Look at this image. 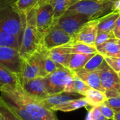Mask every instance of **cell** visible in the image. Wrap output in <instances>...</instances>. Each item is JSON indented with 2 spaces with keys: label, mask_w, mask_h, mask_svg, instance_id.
<instances>
[{
  "label": "cell",
  "mask_w": 120,
  "mask_h": 120,
  "mask_svg": "<svg viewBox=\"0 0 120 120\" xmlns=\"http://www.w3.org/2000/svg\"><path fill=\"white\" fill-rule=\"evenodd\" d=\"M115 120V119H109V120Z\"/></svg>",
  "instance_id": "48"
},
{
  "label": "cell",
  "mask_w": 120,
  "mask_h": 120,
  "mask_svg": "<svg viewBox=\"0 0 120 120\" xmlns=\"http://www.w3.org/2000/svg\"><path fill=\"white\" fill-rule=\"evenodd\" d=\"M89 89L90 87L86 83H84L79 77H77L75 73L72 80L67 87L65 91L74 92V93H77L79 94L84 95L85 92Z\"/></svg>",
  "instance_id": "27"
},
{
  "label": "cell",
  "mask_w": 120,
  "mask_h": 120,
  "mask_svg": "<svg viewBox=\"0 0 120 120\" xmlns=\"http://www.w3.org/2000/svg\"><path fill=\"white\" fill-rule=\"evenodd\" d=\"M18 76L20 82L41 77L40 50L25 60L22 71Z\"/></svg>",
  "instance_id": "12"
},
{
  "label": "cell",
  "mask_w": 120,
  "mask_h": 120,
  "mask_svg": "<svg viewBox=\"0 0 120 120\" xmlns=\"http://www.w3.org/2000/svg\"><path fill=\"white\" fill-rule=\"evenodd\" d=\"M117 74H118V76H119V77L120 78V72H117Z\"/></svg>",
  "instance_id": "47"
},
{
  "label": "cell",
  "mask_w": 120,
  "mask_h": 120,
  "mask_svg": "<svg viewBox=\"0 0 120 120\" xmlns=\"http://www.w3.org/2000/svg\"><path fill=\"white\" fill-rule=\"evenodd\" d=\"M20 86L22 91L25 94L39 101H41L49 96L44 77H39L32 79L22 81L20 82Z\"/></svg>",
  "instance_id": "10"
},
{
  "label": "cell",
  "mask_w": 120,
  "mask_h": 120,
  "mask_svg": "<svg viewBox=\"0 0 120 120\" xmlns=\"http://www.w3.org/2000/svg\"><path fill=\"white\" fill-rule=\"evenodd\" d=\"M71 1L72 0H49L53 8L55 20L62 16L71 6Z\"/></svg>",
  "instance_id": "28"
},
{
  "label": "cell",
  "mask_w": 120,
  "mask_h": 120,
  "mask_svg": "<svg viewBox=\"0 0 120 120\" xmlns=\"http://www.w3.org/2000/svg\"><path fill=\"white\" fill-rule=\"evenodd\" d=\"M104 1H112V2H114V1H117V0H104Z\"/></svg>",
  "instance_id": "46"
},
{
  "label": "cell",
  "mask_w": 120,
  "mask_h": 120,
  "mask_svg": "<svg viewBox=\"0 0 120 120\" xmlns=\"http://www.w3.org/2000/svg\"><path fill=\"white\" fill-rule=\"evenodd\" d=\"M105 103L110 106L115 112H120V96L107 99Z\"/></svg>",
  "instance_id": "33"
},
{
  "label": "cell",
  "mask_w": 120,
  "mask_h": 120,
  "mask_svg": "<svg viewBox=\"0 0 120 120\" xmlns=\"http://www.w3.org/2000/svg\"><path fill=\"white\" fill-rule=\"evenodd\" d=\"M75 75L79 77L84 83H86L90 88L100 90L101 91H105L103 88L101 79H100V72L96 71H87L82 68L74 72Z\"/></svg>",
  "instance_id": "16"
},
{
  "label": "cell",
  "mask_w": 120,
  "mask_h": 120,
  "mask_svg": "<svg viewBox=\"0 0 120 120\" xmlns=\"http://www.w3.org/2000/svg\"><path fill=\"white\" fill-rule=\"evenodd\" d=\"M120 13L112 12L98 19V33L112 31L116 25V22Z\"/></svg>",
  "instance_id": "21"
},
{
  "label": "cell",
  "mask_w": 120,
  "mask_h": 120,
  "mask_svg": "<svg viewBox=\"0 0 120 120\" xmlns=\"http://www.w3.org/2000/svg\"><path fill=\"white\" fill-rule=\"evenodd\" d=\"M97 52L104 57H120L117 39H111L96 47Z\"/></svg>",
  "instance_id": "20"
},
{
  "label": "cell",
  "mask_w": 120,
  "mask_h": 120,
  "mask_svg": "<svg viewBox=\"0 0 120 120\" xmlns=\"http://www.w3.org/2000/svg\"><path fill=\"white\" fill-rule=\"evenodd\" d=\"M114 119L115 120H120V112H117L115 113Z\"/></svg>",
  "instance_id": "41"
},
{
  "label": "cell",
  "mask_w": 120,
  "mask_h": 120,
  "mask_svg": "<svg viewBox=\"0 0 120 120\" xmlns=\"http://www.w3.org/2000/svg\"><path fill=\"white\" fill-rule=\"evenodd\" d=\"M106 65L107 63L105 60L104 56L98 53H96L87 62L83 69L87 71H96L103 69Z\"/></svg>",
  "instance_id": "26"
},
{
  "label": "cell",
  "mask_w": 120,
  "mask_h": 120,
  "mask_svg": "<svg viewBox=\"0 0 120 120\" xmlns=\"http://www.w3.org/2000/svg\"><path fill=\"white\" fill-rule=\"evenodd\" d=\"M49 55L56 63L68 68L70 54L65 52L61 47H57L49 50Z\"/></svg>",
  "instance_id": "25"
},
{
  "label": "cell",
  "mask_w": 120,
  "mask_h": 120,
  "mask_svg": "<svg viewBox=\"0 0 120 120\" xmlns=\"http://www.w3.org/2000/svg\"><path fill=\"white\" fill-rule=\"evenodd\" d=\"M116 39L114 33H113V30L112 31H110V32H101V33H98V35L96 37V43H95V46H100L111 39Z\"/></svg>",
  "instance_id": "31"
},
{
  "label": "cell",
  "mask_w": 120,
  "mask_h": 120,
  "mask_svg": "<svg viewBox=\"0 0 120 120\" xmlns=\"http://www.w3.org/2000/svg\"><path fill=\"white\" fill-rule=\"evenodd\" d=\"M99 109L101 110V112L103 113V115L108 119H114L115 117V112L114 110L110 107L108 106L107 104H105V103L98 105Z\"/></svg>",
  "instance_id": "34"
},
{
  "label": "cell",
  "mask_w": 120,
  "mask_h": 120,
  "mask_svg": "<svg viewBox=\"0 0 120 120\" xmlns=\"http://www.w3.org/2000/svg\"><path fill=\"white\" fill-rule=\"evenodd\" d=\"M95 53H72L70 56L68 68L72 72L83 68Z\"/></svg>",
  "instance_id": "19"
},
{
  "label": "cell",
  "mask_w": 120,
  "mask_h": 120,
  "mask_svg": "<svg viewBox=\"0 0 120 120\" xmlns=\"http://www.w3.org/2000/svg\"><path fill=\"white\" fill-rule=\"evenodd\" d=\"M40 62H41V77H45L57 70L61 65L56 63L49 56V50L43 46L40 49Z\"/></svg>",
  "instance_id": "17"
},
{
  "label": "cell",
  "mask_w": 120,
  "mask_h": 120,
  "mask_svg": "<svg viewBox=\"0 0 120 120\" xmlns=\"http://www.w3.org/2000/svg\"><path fill=\"white\" fill-rule=\"evenodd\" d=\"M85 98L84 95L79 94L77 93H74V92L63 91L62 93L50 95L46 99L40 102L42 103L44 106H45L46 108L51 110L53 108L57 105L63 104L70 101L79 99V98Z\"/></svg>",
  "instance_id": "14"
},
{
  "label": "cell",
  "mask_w": 120,
  "mask_h": 120,
  "mask_svg": "<svg viewBox=\"0 0 120 120\" xmlns=\"http://www.w3.org/2000/svg\"><path fill=\"white\" fill-rule=\"evenodd\" d=\"M117 89H118L119 94H120V83L118 84V85H117Z\"/></svg>",
  "instance_id": "44"
},
{
  "label": "cell",
  "mask_w": 120,
  "mask_h": 120,
  "mask_svg": "<svg viewBox=\"0 0 120 120\" xmlns=\"http://www.w3.org/2000/svg\"><path fill=\"white\" fill-rule=\"evenodd\" d=\"M117 44H118V46H119V50L120 52V39H117Z\"/></svg>",
  "instance_id": "45"
},
{
  "label": "cell",
  "mask_w": 120,
  "mask_h": 120,
  "mask_svg": "<svg viewBox=\"0 0 120 120\" xmlns=\"http://www.w3.org/2000/svg\"><path fill=\"white\" fill-rule=\"evenodd\" d=\"M61 47L67 53H98L96 47L89 46L82 42L73 41Z\"/></svg>",
  "instance_id": "18"
},
{
  "label": "cell",
  "mask_w": 120,
  "mask_h": 120,
  "mask_svg": "<svg viewBox=\"0 0 120 120\" xmlns=\"http://www.w3.org/2000/svg\"><path fill=\"white\" fill-rule=\"evenodd\" d=\"M0 113L7 120H22L0 97Z\"/></svg>",
  "instance_id": "30"
},
{
  "label": "cell",
  "mask_w": 120,
  "mask_h": 120,
  "mask_svg": "<svg viewBox=\"0 0 120 120\" xmlns=\"http://www.w3.org/2000/svg\"><path fill=\"white\" fill-rule=\"evenodd\" d=\"M113 12L118 13L120 14V0L113 2Z\"/></svg>",
  "instance_id": "36"
},
{
  "label": "cell",
  "mask_w": 120,
  "mask_h": 120,
  "mask_svg": "<svg viewBox=\"0 0 120 120\" xmlns=\"http://www.w3.org/2000/svg\"><path fill=\"white\" fill-rule=\"evenodd\" d=\"M89 21V18L82 14H63L55 20L53 25L74 37Z\"/></svg>",
  "instance_id": "7"
},
{
  "label": "cell",
  "mask_w": 120,
  "mask_h": 120,
  "mask_svg": "<svg viewBox=\"0 0 120 120\" xmlns=\"http://www.w3.org/2000/svg\"><path fill=\"white\" fill-rule=\"evenodd\" d=\"M108 65L117 73L120 72V57H104Z\"/></svg>",
  "instance_id": "32"
},
{
  "label": "cell",
  "mask_w": 120,
  "mask_h": 120,
  "mask_svg": "<svg viewBox=\"0 0 120 120\" xmlns=\"http://www.w3.org/2000/svg\"><path fill=\"white\" fill-rule=\"evenodd\" d=\"M54 21L53 8L49 1L37 7L36 27L42 37L53 27Z\"/></svg>",
  "instance_id": "9"
},
{
  "label": "cell",
  "mask_w": 120,
  "mask_h": 120,
  "mask_svg": "<svg viewBox=\"0 0 120 120\" xmlns=\"http://www.w3.org/2000/svg\"><path fill=\"white\" fill-rule=\"evenodd\" d=\"M20 44L21 39L19 37L0 29V46L12 47L19 50Z\"/></svg>",
  "instance_id": "24"
},
{
  "label": "cell",
  "mask_w": 120,
  "mask_h": 120,
  "mask_svg": "<svg viewBox=\"0 0 120 120\" xmlns=\"http://www.w3.org/2000/svg\"><path fill=\"white\" fill-rule=\"evenodd\" d=\"M93 118L94 120H108V119L103 115L98 106H94L90 110Z\"/></svg>",
  "instance_id": "35"
},
{
  "label": "cell",
  "mask_w": 120,
  "mask_h": 120,
  "mask_svg": "<svg viewBox=\"0 0 120 120\" xmlns=\"http://www.w3.org/2000/svg\"><path fill=\"white\" fill-rule=\"evenodd\" d=\"M0 97L22 120H58L54 111L25 94L21 89L13 93L1 92Z\"/></svg>",
  "instance_id": "1"
},
{
  "label": "cell",
  "mask_w": 120,
  "mask_h": 120,
  "mask_svg": "<svg viewBox=\"0 0 120 120\" xmlns=\"http://www.w3.org/2000/svg\"><path fill=\"white\" fill-rule=\"evenodd\" d=\"M88 105H89V103L86 100L85 98H79L75 99L72 101H70L67 103H65L63 104L57 105L52 108L51 110L53 111H62V112H71L74 111L82 108H86Z\"/></svg>",
  "instance_id": "22"
},
{
  "label": "cell",
  "mask_w": 120,
  "mask_h": 120,
  "mask_svg": "<svg viewBox=\"0 0 120 120\" xmlns=\"http://www.w3.org/2000/svg\"><path fill=\"white\" fill-rule=\"evenodd\" d=\"M94 120V119L93 118V116L91 115V112L90 111V110L88 111L87 112V115H86V120Z\"/></svg>",
  "instance_id": "38"
},
{
  "label": "cell",
  "mask_w": 120,
  "mask_h": 120,
  "mask_svg": "<svg viewBox=\"0 0 120 120\" xmlns=\"http://www.w3.org/2000/svg\"><path fill=\"white\" fill-rule=\"evenodd\" d=\"M79 1H81V0H72V1H71V6L73 5L74 4H75L76 2Z\"/></svg>",
  "instance_id": "43"
},
{
  "label": "cell",
  "mask_w": 120,
  "mask_h": 120,
  "mask_svg": "<svg viewBox=\"0 0 120 120\" xmlns=\"http://www.w3.org/2000/svg\"><path fill=\"white\" fill-rule=\"evenodd\" d=\"M113 12V2L104 0H81L72 5L64 14H82L90 20L99 19Z\"/></svg>",
  "instance_id": "4"
},
{
  "label": "cell",
  "mask_w": 120,
  "mask_h": 120,
  "mask_svg": "<svg viewBox=\"0 0 120 120\" xmlns=\"http://www.w3.org/2000/svg\"><path fill=\"white\" fill-rule=\"evenodd\" d=\"M74 41V37L70 35L62 29L56 25L53 27L43 36L42 46L46 50L60 47Z\"/></svg>",
  "instance_id": "8"
},
{
  "label": "cell",
  "mask_w": 120,
  "mask_h": 120,
  "mask_svg": "<svg viewBox=\"0 0 120 120\" xmlns=\"http://www.w3.org/2000/svg\"><path fill=\"white\" fill-rule=\"evenodd\" d=\"M84 96L89 105H91L92 107L98 106L104 103L107 100L105 94L103 91L91 88L85 92Z\"/></svg>",
  "instance_id": "23"
},
{
  "label": "cell",
  "mask_w": 120,
  "mask_h": 120,
  "mask_svg": "<svg viewBox=\"0 0 120 120\" xmlns=\"http://www.w3.org/2000/svg\"><path fill=\"white\" fill-rule=\"evenodd\" d=\"M99 72L101 83L105 91L107 90L117 89V85L120 83V78L118 76V74L113 70L108 65V63L103 69L100 70Z\"/></svg>",
  "instance_id": "15"
},
{
  "label": "cell",
  "mask_w": 120,
  "mask_h": 120,
  "mask_svg": "<svg viewBox=\"0 0 120 120\" xmlns=\"http://www.w3.org/2000/svg\"><path fill=\"white\" fill-rule=\"evenodd\" d=\"M113 33H114V35H115V37L116 39H120V29L114 28V30H113Z\"/></svg>",
  "instance_id": "37"
},
{
  "label": "cell",
  "mask_w": 120,
  "mask_h": 120,
  "mask_svg": "<svg viewBox=\"0 0 120 120\" xmlns=\"http://www.w3.org/2000/svg\"><path fill=\"white\" fill-rule=\"evenodd\" d=\"M98 19L89 21L74 36V41L96 47L95 43L98 35Z\"/></svg>",
  "instance_id": "13"
},
{
  "label": "cell",
  "mask_w": 120,
  "mask_h": 120,
  "mask_svg": "<svg viewBox=\"0 0 120 120\" xmlns=\"http://www.w3.org/2000/svg\"><path fill=\"white\" fill-rule=\"evenodd\" d=\"M115 28H117V29H120V14L119 18H117V22H116V25H115Z\"/></svg>",
  "instance_id": "40"
},
{
  "label": "cell",
  "mask_w": 120,
  "mask_h": 120,
  "mask_svg": "<svg viewBox=\"0 0 120 120\" xmlns=\"http://www.w3.org/2000/svg\"><path fill=\"white\" fill-rule=\"evenodd\" d=\"M38 1L39 0H16L15 1V7L21 15H25L32 9L37 7Z\"/></svg>",
  "instance_id": "29"
},
{
  "label": "cell",
  "mask_w": 120,
  "mask_h": 120,
  "mask_svg": "<svg viewBox=\"0 0 120 120\" xmlns=\"http://www.w3.org/2000/svg\"><path fill=\"white\" fill-rule=\"evenodd\" d=\"M0 120H7L6 119V117L2 115V114H1L0 113Z\"/></svg>",
  "instance_id": "42"
},
{
  "label": "cell",
  "mask_w": 120,
  "mask_h": 120,
  "mask_svg": "<svg viewBox=\"0 0 120 120\" xmlns=\"http://www.w3.org/2000/svg\"><path fill=\"white\" fill-rule=\"evenodd\" d=\"M37 7L25 14V26L22 34L20 53L25 60L42 48V36L36 27Z\"/></svg>",
  "instance_id": "2"
},
{
  "label": "cell",
  "mask_w": 120,
  "mask_h": 120,
  "mask_svg": "<svg viewBox=\"0 0 120 120\" xmlns=\"http://www.w3.org/2000/svg\"><path fill=\"white\" fill-rule=\"evenodd\" d=\"M48 1H49V0H39L38 1V3H37V6H39L40 5L43 4H44L46 2H48Z\"/></svg>",
  "instance_id": "39"
},
{
  "label": "cell",
  "mask_w": 120,
  "mask_h": 120,
  "mask_svg": "<svg viewBox=\"0 0 120 120\" xmlns=\"http://www.w3.org/2000/svg\"><path fill=\"white\" fill-rule=\"evenodd\" d=\"M74 75V72L61 66L54 72L45 77L46 89L49 96L65 91Z\"/></svg>",
  "instance_id": "5"
},
{
  "label": "cell",
  "mask_w": 120,
  "mask_h": 120,
  "mask_svg": "<svg viewBox=\"0 0 120 120\" xmlns=\"http://www.w3.org/2000/svg\"><path fill=\"white\" fill-rule=\"evenodd\" d=\"M16 0H0V29L22 39L25 15H21L15 7Z\"/></svg>",
  "instance_id": "3"
},
{
  "label": "cell",
  "mask_w": 120,
  "mask_h": 120,
  "mask_svg": "<svg viewBox=\"0 0 120 120\" xmlns=\"http://www.w3.org/2000/svg\"><path fill=\"white\" fill-rule=\"evenodd\" d=\"M0 64L20 75L24 67L25 60L20 56L18 49L8 46H0Z\"/></svg>",
  "instance_id": "6"
},
{
  "label": "cell",
  "mask_w": 120,
  "mask_h": 120,
  "mask_svg": "<svg viewBox=\"0 0 120 120\" xmlns=\"http://www.w3.org/2000/svg\"><path fill=\"white\" fill-rule=\"evenodd\" d=\"M20 89L19 76L0 64V91L13 93Z\"/></svg>",
  "instance_id": "11"
}]
</instances>
